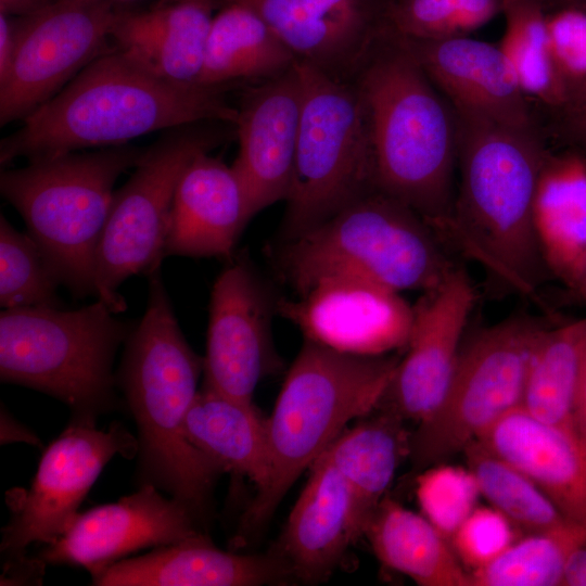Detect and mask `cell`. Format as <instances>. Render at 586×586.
<instances>
[{"label":"cell","mask_w":586,"mask_h":586,"mask_svg":"<svg viewBox=\"0 0 586 586\" xmlns=\"http://www.w3.org/2000/svg\"><path fill=\"white\" fill-rule=\"evenodd\" d=\"M455 111L460 180L444 241L479 264L496 288L543 305L539 290L549 272L533 201L548 152L544 136Z\"/></svg>","instance_id":"1"},{"label":"cell","mask_w":586,"mask_h":586,"mask_svg":"<svg viewBox=\"0 0 586 586\" xmlns=\"http://www.w3.org/2000/svg\"><path fill=\"white\" fill-rule=\"evenodd\" d=\"M229 88L164 80L113 47L1 140L0 164L128 144L200 122L235 126L239 112L226 98Z\"/></svg>","instance_id":"2"},{"label":"cell","mask_w":586,"mask_h":586,"mask_svg":"<svg viewBox=\"0 0 586 586\" xmlns=\"http://www.w3.org/2000/svg\"><path fill=\"white\" fill-rule=\"evenodd\" d=\"M354 81L368 113L377 189L412 208L444 241L456 193L454 106L383 30Z\"/></svg>","instance_id":"3"},{"label":"cell","mask_w":586,"mask_h":586,"mask_svg":"<svg viewBox=\"0 0 586 586\" xmlns=\"http://www.w3.org/2000/svg\"><path fill=\"white\" fill-rule=\"evenodd\" d=\"M148 278V306L125 341L116 384L137 423L141 484L169 493L203 525L221 471L183 432L203 358L179 328L160 269Z\"/></svg>","instance_id":"4"},{"label":"cell","mask_w":586,"mask_h":586,"mask_svg":"<svg viewBox=\"0 0 586 586\" xmlns=\"http://www.w3.org/2000/svg\"><path fill=\"white\" fill-rule=\"evenodd\" d=\"M398 360L345 353L305 339L266 418L268 475L241 518L238 544L269 523L298 476L351 421L375 410Z\"/></svg>","instance_id":"5"},{"label":"cell","mask_w":586,"mask_h":586,"mask_svg":"<svg viewBox=\"0 0 586 586\" xmlns=\"http://www.w3.org/2000/svg\"><path fill=\"white\" fill-rule=\"evenodd\" d=\"M449 252L419 214L375 189L304 234L280 242L273 257L279 277L296 295L329 276L426 292L459 265Z\"/></svg>","instance_id":"6"},{"label":"cell","mask_w":586,"mask_h":586,"mask_svg":"<svg viewBox=\"0 0 586 586\" xmlns=\"http://www.w3.org/2000/svg\"><path fill=\"white\" fill-rule=\"evenodd\" d=\"M144 150L128 143L74 151L1 171L2 196L21 214L60 283L77 298L95 296V254L113 187Z\"/></svg>","instance_id":"7"},{"label":"cell","mask_w":586,"mask_h":586,"mask_svg":"<svg viewBox=\"0 0 586 586\" xmlns=\"http://www.w3.org/2000/svg\"><path fill=\"white\" fill-rule=\"evenodd\" d=\"M95 303L75 310L4 309L0 314V379L46 393L79 421L94 422L115 404L112 367L129 322Z\"/></svg>","instance_id":"8"},{"label":"cell","mask_w":586,"mask_h":586,"mask_svg":"<svg viewBox=\"0 0 586 586\" xmlns=\"http://www.w3.org/2000/svg\"><path fill=\"white\" fill-rule=\"evenodd\" d=\"M303 103L281 241L293 240L377 189L367 109L354 80L296 61Z\"/></svg>","instance_id":"9"},{"label":"cell","mask_w":586,"mask_h":586,"mask_svg":"<svg viewBox=\"0 0 586 586\" xmlns=\"http://www.w3.org/2000/svg\"><path fill=\"white\" fill-rule=\"evenodd\" d=\"M235 135V126L200 122L167 129L144 150L135 173L114 192L97 249L95 296L117 314V289L130 276L158 269L178 183L192 160Z\"/></svg>","instance_id":"10"},{"label":"cell","mask_w":586,"mask_h":586,"mask_svg":"<svg viewBox=\"0 0 586 586\" xmlns=\"http://www.w3.org/2000/svg\"><path fill=\"white\" fill-rule=\"evenodd\" d=\"M545 328L517 314L482 329L461 348L443 403L410 434L415 468L428 469L462 451L521 406L531 355Z\"/></svg>","instance_id":"11"},{"label":"cell","mask_w":586,"mask_h":586,"mask_svg":"<svg viewBox=\"0 0 586 586\" xmlns=\"http://www.w3.org/2000/svg\"><path fill=\"white\" fill-rule=\"evenodd\" d=\"M116 14L110 0H56L14 26V59L0 82V125L26 118L109 51Z\"/></svg>","instance_id":"12"},{"label":"cell","mask_w":586,"mask_h":586,"mask_svg":"<svg viewBox=\"0 0 586 586\" xmlns=\"http://www.w3.org/2000/svg\"><path fill=\"white\" fill-rule=\"evenodd\" d=\"M137 451L138 441L123 425L98 430L94 422L74 420L44 450L30 488L14 504L2 530L3 557L20 565L30 544L56 540L105 464Z\"/></svg>","instance_id":"13"},{"label":"cell","mask_w":586,"mask_h":586,"mask_svg":"<svg viewBox=\"0 0 586 586\" xmlns=\"http://www.w3.org/2000/svg\"><path fill=\"white\" fill-rule=\"evenodd\" d=\"M276 302L247 259L224 268L211 293L202 388L253 402L260 380L279 366L270 331Z\"/></svg>","instance_id":"14"},{"label":"cell","mask_w":586,"mask_h":586,"mask_svg":"<svg viewBox=\"0 0 586 586\" xmlns=\"http://www.w3.org/2000/svg\"><path fill=\"white\" fill-rule=\"evenodd\" d=\"M413 306L406 354L375 409L417 424L443 403L461 352V340L475 303L467 270L458 265Z\"/></svg>","instance_id":"15"},{"label":"cell","mask_w":586,"mask_h":586,"mask_svg":"<svg viewBox=\"0 0 586 586\" xmlns=\"http://www.w3.org/2000/svg\"><path fill=\"white\" fill-rule=\"evenodd\" d=\"M276 311L307 340L369 356L406 346L413 321V307L398 291L349 276L324 277L296 298H277Z\"/></svg>","instance_id":"16"},{"label":"cell","mask_w":586,"mask_h":586,"mask_svg":"<svg viewBox=\"0 0 586 586\" xmlns=\"http://www.w3.org/2000/svg\"><path fill=\"white\" fill-rule=\"evenodd\" d=\"M152 484L77 513L68 528L46 545L41 561L85 568L94 578L115 562L143 548H160L204 535L191 510L166 498Z\"/></svg>","instance_id":"17"},{"label":"cell","mask_w":586,"mask_h":586,"mask_svg":"<svg viewBox=\"0 0 586 586\" xmlns=\"http://www.w3.org/2000/svg\"><path fill=\"white\" fill-rule=\"evenodd\" d=\"M303 103L296 62L292 68L250 88L238 107V175L251 216L286 201L293 182Z\"/></svg>","instance_id":"18"},{"label":"cell","mask_w":586,"mask_h":586,"mask_svg":"<svg viewBox=\"0 0 586 586\" xmlns=\"http://www.w3.org/2000/svg\"><path fill=\"white\" fill-rule=\"evenodd\" d=\"M394 37L455 109L517 130L543 133L532 102L498 44L469 36L440 40Z\"/></svg>","instance_id":"19"},{"label":"cell","mask_w":586,"mask_h":586,"mask_svg":"<svg viewBox=\"0 0 586 586\" xmlns=\"http://www.w3.org/2000/svg\"><path fill=\"white\" fill-rule=\"evenodd\" d=\"M267 22L297 61L354 80L377 42L387 0H240Z\"/></svg>","instance_id":"20"},{"label":"cell","mask_w":586,"mask_h":586,"mask_svg":"<svg viewBox=\"0 0 586 586\" xmlns=\"http://www.w3.org/2000/svg\"><path fill=\"white\" fill-rule=\"evenodd\" d=\"M251 218L243 186L232 166L209 152L200 153L178 183L164 258L178 255L231 259Z\"/></svg>","instance_id":"21"},{"label":"cell","mask_w":586,"mask_h":586,"mask_svg":"<svg viewBox=\"0 0 586 586\" xmlns=\"http://www.w3.org/2000/svg\"><path fill=\"white\" fill-rule=\"evenodd\" d=\"M475 441L531 477L568 521L586 527V443L578 433L519 406Z\"/></svg>","instance_id":"22"},{"label":"cell","mask_w":586,"mask_h":586,"mask_svg":"<svg viewBox=\"0 0 586 586\" xmlns=\"http://www.w3.org/2000/svg\"><path fill=\"white\" fill-rule=\"evenodd\" d=\"M291 581L292 573L273 551L221 550L205 534L122 559L92 578L99 586H259Z\"/></svg>","instance_id":"23"},{"label":"cell","mask_w":586,"mask_h":586,"mask_svg":"<svg viewBox=\"0 0 586 586\" xmlns=\"http://www.w3.org/2000/svg\"><path fill=\"white\" fill-rule=\"evenodd\" d=\"M309 469L310 476L272 551L294 579L319 583L333 573L357 539L349 493L339 471L322 455Z\"/></svg>","instance_id":"24"},{"label":"cell","mask_w":586,"mask_h":586,"mask_svg":"<svg viewBox=\"0 0 586 586\" xmlns=\"http://www.w3.org/2000/svg\"><path fill=\"white\" fill-rule=\"evenodd\" d=\"M214 0H176L142 12H117L113 47L152 75L200 85Z\"/></svg>","instance_id":"25"},{"label":"cell","mask_w":586,"mask_h":586,"mask_svg":"<svg viewBox=\"0 0 586 586\" xmlns=\"http://www.w3.org/2000/svg\"><path fill=\"white\" fill-rule=\"evenodd\" d=\"M533 222L549 275L572 290L586 260V156L548 150L533 201Z\"/></svg>","instance_id":"26"},{"label":"cell","mask_w":586,"mask_h":586,"mask_svg":"<svg viewBox=\"0 0 586 586\" xmlns=\"http://www.w3.org/2000/svg\"><path fill=\"white\" fill-rule=\"evenodd\" d=\"M403 419L375 409L345 429L322 454L343 477L351 498V514L359 539L393 481L410 435Z\"/></svg>","instance_id":"27"},{"label":"cell","mask_w":586,"mask_h":586,"mask_svg":"<svg viewBox=\"0 0 586 586\" xmlns=\"http://www.w3.org/2000/svg\"><path fill=\"white\" fill-rule=\"evenodd\" d=\"M183 432L221 472L247 477L257 491L266 483L267 424L253 402L201 388L188 411Z\"/></svg>","instance_id":"28"},{"label":"cell","mask_w":586,"mask_h":586,"mask_svg":"<svg viewBox=\"0 0 586 586\" xmlns=\"http://www.w3.org/2000/svg\"><path fill=\"white\" fill-rule=\"evenodd\" d=\"M296 61L256 10L231 0L212 20L199 84L263 81L285 73Z\"/></svg>","instance_id":"29"},{"label":"cell","mask_w":586,"mask_h":586,"mask_svg":"<svg viewBox=\"0 0 586 586\" xmlns=\"http://www.w3.org/2000/svg\"><path fill=\"white\" fill-rule=\"evenodd\" d=\"M387 568L421 586H472L471 575L435 525L384 497L364 534Z\"/></svg>","instance_id":"30"},{"label":"cell","mask_w":586,"mask_h":586,"mask_svg":"<svg viewBox=\"0 0 586 586\" xmlns=\"http://www.w3.org/2000/svg\"><path fill=\"white\" fill-rule=\"evenodd\" d=\"M586 347V318L539 334L528 362L521 407L547 424L577 432L574 399Z\"/></svg>","instance_id":"31"},{"label":"cell","mask_w":586,"mask_h":586,"mask_svg":"<svg viewBox=\"0 0 586 586\" xmlns=\"http://www.w3.org/2000/svg\"><path fill=\"white\" fill-rule=\"evenodd\" d=\"M586 544V527L569 522L528 533L497 557L470 572L472 586L563 585L570 556Z\"/></svg>","instance_id":"32"},{"label":"cell","mask_w":586,"mask_h":586,"mask_svg":"<svg viewBox=\"0 0 586 586\" xmlns=\"http://www.w3.org/2000/svg\"><path fill=\"white\" fill-rule=\"evenodd\" d=\"M546 12V0H502L506 27L498 46L531 102L560 111L566 95L549 54Z\"/></svg>","instance_id":"33"},{"label":"cell","mask_w":586,"mask_h":586,"mask_svg":"<svg viewBox=\"0 0 586 586\" xmlns=\"http://www.w3.org/2000/svg\"><path fill=\"white\" fill-rule=\"evenodd\" d=\"M462 451L480 494L513 525L536 533L570 522L531 477L479 441Z\"/></svg>","instance_id":"34"},{"label":"cell","mask_w":586,"mask_h":586,"mask_svg":"<svg viewBox=\"0 0 586 586\" xmlns=\"http://www.w3.org/2000/svg\"><path fill=\"white\" fill-rule=\"evenodd\" d=\"M502 0H387L382 30L415 40L466 37L501 13Z\"/></svg>","instance_id":"35"},{"label":"cell","mask_w":586,"mask_h":586,"mask_svg":"<svg viewBox=\"0 0 586 586\" xmlns=\"http://www.w3.org/2000/svg\"><path fill=\"white\" fill-rule=\"evenodd\" d=\"M61 285L35 240L0 216V305L62 308Z\"/></svg>","instance_id":"36"},{"label":"cell","mask_w":586,"mask_h":586,"mask_svg":"<svg viewBox=\"0 0 586 586\" xmlns=\"http://www.w3.org/2000/svg\"><path fill=\"white\" fill-rule=\"evenodd\" d=\"M428 469L418 479L417 497L424 517L449 539L475 508L480 492L469 470L446 466Z\"/></svg>","instance_id":"37"},{"label":"cell","mask_w":586,"mask_h":586,"mask_svg":"<svg viewBox=\"0 0 586 586\" xmlns=\"http://www.w3.org/2000/svg\"><path fill=\"white\" fill-rule=\"evenodd\" d=\"M546 27L551 63L568 103L586 86V9L569 4L547 11Z\"/></svg>","instance_id":"38"},{"label":"cell","mask_w":586,"mask_h":586,"mask_svg":"<svg viewBox=\"0 0 586 586\" xmlns=\"http://www.w3.org/2000/svg\"><path fill=\"white\" fill-rule=\"evenodd\" d=\"M512 525L493 507H475L450 536V545L461 563L473 571L514 542Z\"/></svg>","instance_id":"39"},{"label":"cell","mask_w":586,"mask_h":586,"mask_svg":"<svg viewBox=\"0 0 586 586\" xmlns=\"http://www.w3.org/2000/svg\"><path fill=\"white\" fill-rule=\"evenodd\" d=\"M560 112L562 128L586 156V86Z\"/></svg>","instance_id":"40"},{"label":"cell","mask_w":586,"mask_h":586,"mask_svg":"<svg viewBox=\"0 0 586 586\" xmlns=\"http://www.w3.org/2000/svg\"><path fill=\"white\" fill-rule=\"evenodd\" d=\"M15 53L14 26L7 17L0 14V82L4 81L11 69Z\"/></svg>","instance_id":"41"},{"label":"cell","mask_w":586,"mask_h":586,"mask_svg":"<svg viewBox=\"0 0 586 586\" xmlns=\"http://www.w3.org/2000/svg\"><path fill=\"white\" fill-rule=\"evenodd\" d=\"M24 442L39 445V438L17 422L4 408H1V444Z\"/></svg>","instance_id":"42"},{"label":"cell","mask_w":586,"mask_h":586,"mask_svg":"<svg viewBox=\"0 0 586 586\" xmlns=\"http://www.w3.org/2000/svg\"><path fill=\"white\" fill-rule=\"evenodd\" d=\"M574 422L586 443V347L583 354L574 399Z\"/></svg>","instance_id":"43"},{"label":"cell","mask_w":586,"mask_h":586,"mask_svg":"<svg viewBox=\"0 0 586 586\" xmlns=\"http://www.w3.org/2000/svg\"><path fill=\"white\" fill-rule=\"evenodd\" d=\"M564 586H586V544L570 556L565 566Z\"/></svg>","instance_id":"44"},{"label":"cell","mask_w":586,"mask_h":586,"mask_svg":"<svg viewBox=\"0 0 586 586\" xmlns=\"http://www.w3.org/2000/svg\"><path fill=\"white\" fill-rule=\"evenodd\" d=\"M571 291L586 302V260L578 279Z\"/></svg>","instance_id":"45"},{"label":"cell","mask_w":586,"mask_h":586,"mask_svg":"<svg viewBox=\"0 0 586 586\" xmlns=\"http://www.w3.org/2000/svg\"><path fill=\"white\" fill-rule=\"evenodd\" d=\"M28 0H0L1 12L8 13L13 9L22 7Z\"/></svg>","instance_id":"46"},{"label":"cell","mask_w":586,"mask_h":586,"mask_svg":"<svg viewBox=\"0 0 586 586\" xmlns=\"http://www.w3.org/2000/svg\"><path fill=\"white\" fill-rule=\"evenodd\" d=\"M569 1L572 2L571 4H575V5H578V7H582V8H586V0H569Z\"/></svg>","instance_id":"47"},{"label":"cell","mask_w":586,"mask_h":586,"mask_svg":"<svg viewBox=\"0 0 586 586\" xmlns=\"http://www.w3.org/2000/svg\"><path fill=\"white\" fill-rule=\"evenodd\" d=\"M80 1H97V0H80ZM110 1H112V0H110ZM214 1H218V2H220V1L228 2V1H231V0H214Z\"/></svg>","instance_id":"48"}]
</instances>
